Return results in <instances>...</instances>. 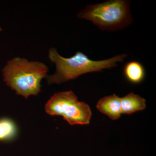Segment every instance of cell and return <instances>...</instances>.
<instances>
[{
    "mask_svg": "<svg viewBox=\"0 0 156 156\" xmlns=\"http://www.w3.org/2000/svg\"><path fill=\"white\" fill-rule=\"evenodd\" d=\"M128 56L126 53L101 60H93L86 54L78 51L69 58L62 57L55 48L49 50V58L56 65L55 73L47 76L49 84H59L74 80L81 75L89 73L101 72L104 69L116 67Z\"/></svg>",
    "mask_w": 156,
    "mask_h": 156,
    "instance_id": "1",
    "label": "cell"
},
{
    "mask_svg": "<svg viewBox=\"0 0 156 156\" xmlns=\"http://www.w3.org/2000/svg\"><path fill=\"white\" fill-rule=\"evenodd\" d=\"M122 114L131 115L145 109L146 100L133 92L120 98Z\"/></svg>",
    "mask_w": 156,
    "mask_h": 156,
    "instance_id": "6",
    "label": "cell"
},
{
    "mask_svg": "<svg viewBox=\"0 0 156 156\" xmlns=\"http://www.w3.org/2000/svg\"><path fill=\"white\" fill-rule=\"evenodd\" d=\"M2 30V27H0V32H1Z\"/></svg>",
    "mask_w": 156,
    "mask_h": 156,
    "instance_id": "9",
    "label": "cell"
},
{
    "mask_svg": "<svg viewBox=\"0 0 156 156\" xmlns=\"http://www.w3.org/2000/svg\"><path fill=\"white\" fill-rule=\"evenodd\" d=\"M48 67L43 62L15 57L2 69L3 80L17 95L27 98L41 92L42 79L47 77Z\"/></svg>",
    "mask_w": 156,
    "mask_h": 156,
    "instance_id": "2",
    "label": "cell"
},
{
    "mask_svg": "<svg viewBox=\"0 0 156 156\" xmlns=\"http://www.w3.org/2000/svg\"><path fill=\"white\" fill-rule=\"evenodd\" d=\"M130 4L126 0H110L90 5L80 12L77 17L89 20L101 30L123 29L133 21Z\"/></svg>",
    "mask_w": 156,
    "mask_h": 156,
    "instance_id": "3",
    "label": "cell"
},
{
    "mask_svg": "<svg viewBox=\"0 0 156 156\" xmlns=\"http://www.w3.org/2000/svg\"><path fill=\"white\" fill-rule=\"evenodd\" d=\"M17 133V127L13 120L6 117L0 118V142L13 140Z\"/></svg>",
    "mask_w": 156,
    "mask_h": 156,
    "instance_id": "8",
    "label": "cell"
},
{
    "mask_svg": "<svg viewBox=\"0 0 156 156\" xmlns=\"http://www.w3.org/2000/svg\"><path fill=\"white\" fill-rule=\"evenodd\" d=\"M45 110L51 115L62 116L71 126L88 125L92 114L89 105L79 101L72 91L55 93L46 104Z\"/></svg>",
    "mask_w": 156,
    "mask_h": 156,
    "instance_id": "4",
    "label": "cell"
},
{
    "mask_svg": "<svg viewBox=\"0 0 156 156\" xmlns=\"http://www.w3.org/2000/svg\"><path fill=\"white\" fill-rule=\"evenodd\" d=\"M123 73L126 80L131 84L136 85L140 83L145 78V68L138 61H130L126 63Z\"/></svg>",
    "mask_w": 156,
    "mask_h": 156,
    "instance_id": "7",
    "label": "cell"
},
{
    "mask_svg": "<svg viewBox=\"0 0 156 156\" xmlns=\"http://www.w3.org/2000/svg\"><path fill=\"white\" fill-rule=\"evenodd\" d=\"M120 98V97L115 94L105 96L98 101L96 108L111 119H118L122 114Z\"/></svg>",
    "mask_w": 156,
    "mask_h": 156,
    "instance_id": "5",
    "label": "cell"
}]
</instances>
